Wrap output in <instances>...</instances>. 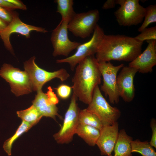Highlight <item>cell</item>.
I'll list each match as a JSON object with an SVG mask.
<instances>
[{"label": "cell", "instance_id": "obj_1", "mask_svg": "<svg viewBox=\"0 0 156 156\" xmlns=\"http://www.w3.org/2000/svg\"><path fill=\"white\" fill-rule=\"evenodd\" d=\"M143 43L134 37L105 34L95 57L98 62L111 60L130 62L141 53Z\"/></svg>", "mask_w": 156, "mask_h": 156}, {"label": "cell", "instance_id": "obj_2", "mask_svg": "<svg viewBox=\"0 0 156 156\" xmlns=\"http://www.w3.org/2000/svg\"><path fill=\"white\" fill-rule=\"evenodd\" d=\"M72 79L73 94L80 101L88 104L94 89L101 83L99 62L94 55L88 57L76 66Z\"/></svg>", "mask_w": 156, "mask_h": 156}, {"label": "cell", "instance_id": "obj_3", "mask_svg": "<svg viewBox=\"0 0 156 156\" xmlns=\"http://www.w3.org/2000/svg\"><path fill=\"white\" fill-rule=\"evenodd\" d=\"M36 57L33 56L24 63L25 70L30 79L33 90L37 92L42 90L43 86L51 79L57 78L62 81L66 80L70 74L64 68L50 72L40 68L35 63Z\"/></svg>", "mask_w": 156, "mask_h": 156}, {"label": "cell", "instance_id": "obj_4", "mask_svg": "<svg viewBox=\"0 0 156 156\" xmlns=\"http://www.w3.org/2000/svg\"><path fill=\"white\" fill-rule=\"evenodd\" d=\"M86 109L98 117L103 126L111 125L117 122L121 115L118 108L112 106L105 100L99 86L95 88L92 100Z\"/></svg>", "mask_w": 156, "mask_h": 156}, {"label": "cell", "instance_id": "obj_5", "mask_svg": "<svg viewBox=\"0 0 156 156\" xmlns=\"http://www.w3.org/2000/svg\"><path fill=\"white\" fill-rule=\"evenodd\" d=\"M116 4L120 7L114 12L118 24L124 26L136 25L144 18L145 8L139 3L138 0H117Z\"/></svg>", "mask_w": 156, "mask_h": 156}, {"label": "cell", "instance_id": "obj_6", "mask_svg": "<svg viewBox=\"0 0 156 156\" xmlns=\"http://www.w3.org/2000/svg\"><path fill=\"white\" fill-rule=\"evenodd\" d=\"M0 76L9 83L11 91L17 96L29 94L33 90L27 73L10 64L5 63L3 65Z\"/></svg>", "mask_w": 156, "mask_h": 156}, {"label": "cell", "instance_id": "obj_7", "mask_svg": "<svg viewBox=\"0 0 156 156\" xmlns=\"http://www.w3.org/2000/svg\"><path fill=\"white\" fill-rule=\"evenodd\" d=\"M105 34L103 29L97 24L90 40L79 45L73 55L64 59L57 60L56 61L57 63H68L71 69L74 70L77 64L81 61L96 54Z\"/></svg>", "mask_w": 156, "mask_h": 156}, {"label": "cell", "instance_id": "obj_8", "mask_svg": "<svg viewBox=\"0 0 156 156\" xmlns=\"http://www.w3.org/2000/svg\"><path fill=\"white\" fill-rule=\"evenodd\" d=\"M97 10L76 13L68 25V30L74 36L85 38L93 32L99 18Z\"/></svg>", "mask_w": 156, "mask_h": 156}, {"label": "cell", "instance_id": "obj_9", "mask_svg": "<svg viewBox=\"0 0 156 156\" xmlns=\"http://www.w3.org/2000/svg\"><path fill=\"white\" fill-rule=\"evenodd\" d=\"M77 99L73 93L70 103L65 113L63 123L59 131L53 136L57 143H68L73 139L79 125L78 116L80 111L77 100Z\"/></svg>", "mask_w": 156, "mask_h": 156}, {"label": "cell", "instance_id": "obj_10", "mask_svg": "<svg viewBox=\"0 0 156 156\" xmlns=\"http://www.w3.org/2000/svg\"><path fill=\"white\" fill-rule=\"evenodd\" d=\"M124 65L122 64L114 66L110 62H99V68L103 78V83L101 86V90L106 97L108 96L110 102L112 104H117L119 101L117 74Z\"/></svg>", "mask_w": 156, "mask_h": 156}, {"label": "cell", "instance_id": "obj_11", "mask_svg": "<svg viewBox=\"0 0 156 156\" xmlns=\"http://www.w3.org/2000/svg\"><path fill=\"white\" fill-rule=\"evenodd\" d=\"M66 21L61 20L52 31L51 40L53 48L54 57L63 55L67 57L73 50L77 49L81 43L70 40L68 36V25Z\"/></svg>", "mask_w": 156, "mask_h": 156}, {"label": "cell", "instance_id": "obj_12", "mask_svg": "<svg viewBox=\"0 0 156 156\" xmlns=\"http://www.w3.org/2000/svg\"><path fill=\"white\" fill-rule=\"evenodd\" d=\"M45 33L48 31L44 28L26 24L20 19L17 13L13 12V18L5 28L0 33V36L6 48L13 54V48L10 41L12 34L18 33L26 38L30 37V33L32 31Z\"/></svg>", "mask_w": 156, "mask_h": 156}, {"label": "cell", "instance_id": "obj_13", "mask_svg": "<svg viewBox=\"0 0 156 156\" xmlns=\"http://www.w3.org/2000/svg\"><path fill=\"white\" fill-rule=\"evenodd\" d=\"M138 70L133 68L123 66L117 77L120 96L126 102L132 101L135 95L133 79Z\"/></svg>", "mask_w": 156, "mask_h": 156}, {"label": "cell", "instance_id": "obj_14", "mask_svg": "<svg viewBox=\"0 0 156 156\" xmlns=\"http://www.w3.org/2000/svg\"><path fill=\"white\" fill-rule=\"evenodd\" d=\"M148 46L144 51L130 62L129 66L136 69L139 73H151L156 64V40H146Z\"/></svg>", "mask_w": 156, "mask_h": 156}, {"label": "cell", "instance_id": "obj_15", "mask_svg": "<svg viewBox=\"0 0 156 156\" xmlns=\"http://www.w3.org/2000/svg\"><path fill=\"white\" fill-rule=\"evenodd\" d=\"M118 124L117 122L111 125L103 126L100 130L99 137L96 145L101 155H112L118 136Z\"/></svg>", "mask_w": 156, "mask_h": 156}, {"label": "cell", "instance_id": "obj_16", "mask_svg": "<svg viewBox=\"0 0 156 156\" xmlns=\"http://www.w3.org/2000/svg\"><path fill=\"white\" fill-rule=\"evenodd\" d=\"M37 93L32 102L42 116L50 117L55 119L56 116H59L58 108L55 105L49 102L46 94L42 90Z\"/></svg>", "mask_w": 156, "mask_h": 156}, {"label": "cell", "instance_id": "obj_17", "mask_svg": "<svg viewBox=\"0 0 156 156\" xmlns=\"http://www.w3.org/2000/svg\"><path fill=\"white\" fill-rule=\"evenodd\" d=\"M132 137L128 135L124 129L119 132L114 150V156H131Z\"/></svg>", "mask_w": 156, "mask_h": 156}, {"label": "cell", "instance_id": "obj_18", "mask_svg": "<svg viewBox=\"0 0 156 156\" xmlns=\"http://www.w3.org/2000/svg\"><path fill=\"white\" fill-rule=\"evenodd\" d=\"M100 130L94 127L79 124L75 133L83 139L89 146L96 144L100 135Z\"/></svg>", "mask_w": 156, "mask_h": 156}, {"label": "cell", "instance_id": "obj_19", "mask_svg": "<svg viewBox=\"0 0 156 156\" xmlns=\"http://www.w3.org/2000/svg\"><path fill=\"white\" fill-rule=\"evenodd\" d=\"M54 1L57 4V12L60 14L61 20L68 23L76 13L73 8V0H56Z\"/></svg>", "mask_w": 156, "mask_h": 156}, {"label": "cell", "instance_id": "obj_20", "mask_svg": "<svg viewBox=\"0 0 156 156\" xmlns=\"http://www.w3.org/2000/svg\"><path fill=\"white\" fill-rule=\"evenodd\" d=\"M78 122L79 124L91 126L100 130L103 127L98 117L86 108L80 110Z\"/></svg>", "mask_w": 156, "mask_h": 156}, {"label": "cell", "instance_id": "obj_21", "mask_svg": "<svg viewBox=\"0 0 156 156\" xmlns=\"http://www.w3.org/2000/svg\"><path fill=\"white\" fill-rule=\"evenodd\" d=\"M16 113L22 121L33 126L36 124L42 117L33 105L26 109L17 111Z\"/></svg>", "mask_w": 156, "mask_h": 156}, {"label": "cell", "instance_id": "obj_22", "mask_svg": "<svg viewBox=\"0 0 156 156\" xmlns=\"http://www.w3.org/2000/svg\"><path fill=\"white\" fill-rule=\"evenodd\" d=\"M131 146L132 153H138L142 156H156L154 149L147 141L137 139L131 142Z\"/></svg>", "mask_w": 156, "mask_h": 156}, {"label": "cell", "instance_id": "obj_23", "mask_svg": "<svg viewBox=\"0 0 156 156\" xmlns=\"http://www.w3.org/2000/svg\"><path fill=\"white\" fill-rule=\"evenodd\" d=\"M33 126L24 121H22L15 133L11 138L4 142L3 148L9 156L11 155V149L14 142L24 133L27 132Z\"/></svg>", "mask_w": 156, "mask_h": 156}, {"label": "cell", "instance_id": "obj_24", "mask_svg": "<svg viewBox=\"0 0 156 156\" xmlns=\"http://www.w3.org/2000/svg\"><path fill=\"white\" fill-rule=\"evenodd\" d=\"M145 9L144 20L141 26L138 28V31L141 32L147 28L150 24L156 22V5H150Z\"/></svg>", "mask_w": 156, "mask_h": 156}, {"label": "cell", "instance_id": "obj_25", "mask_svg": "<svg viewBox=\"0 0 156 156\" xmlns=\"http://www.w3.org/2000/svg\"><path fill=\"white\" fill-rule=\"evenodd\" d=\"M141 33L135 37L136 40L142 42L144 40H156V27L146 28Z\"/></svg>", "mask_w": 156, "mask_h": 156}, {"label": "cell", "instance_id": "obj_26", "mask_svg": "<svg viewBox=\"0 0 156 156\" xmlns=\"http://www.w3.org/2000/svg\"><path fill=\"white\" fill-rule=\"evenodd\" d=\"M54 89L59 97L63 99H66L70 96L72 90V87L64 84H61Z\"/></svg>", "mask_w": 156, "mask_h": 156}, {"label": "cell", "instance_id": "obj_27", "mask_svg": "<svg viewBox=\"0 0 156 156\" xmlns=\"http://www.w3.org/2000/svg\"><path fill=\"white\" fill-rule=\"evenodd\" d=\"M13 13L5 8L0 6V18L8 24L12 21L13 17Z\"/></svg>", "mask_w": 156, "mask_h": 156}, {"label": "cell", "instance_id": "obj_28", "mask_svg": "<svg viewBox=\"0 0 156 156\" xmlns=\"http://www.w3.org/2000/svg\"><path fill=\"white\" fill-rule=\"evenodd\" d=\"M150 127L152 130V135L149 144L153 147L156 148V121L152 118L150 122Z\"/></svg>", "mask_w": 156, "mask_h": 156}, {"label": "cell", "instance_id": "obj_29", "mask_svg": "<svg viewBox=\"0 0 156 156\" xmlns=\"http://www.w3.org/2000/svg\"><path fill=\"white\" fill-rule=\"evenodd\" d=\"M47 89L48 91L46 94L48 101L50 103L56 105L59 102L57 97L50 86H49Z\"/></svg>", "mask_w": 156, "mask_h": 156}, {"label": "cell", "instance_id": "obj_30", "mask_svg": "<svg viewBox=\"0 0 156 156\" xmlns=\"http://www.w3.org/2000/svg\"><path fill=\"white\" fill-rule=\"evenodd\" d=\"M0 6L10 11L17 9L15 6L7 0H0Z\"/></svg>", "mask_w": 156, "mask_h": 156}, {"label": "cell", "instance_id": "obj_31", "mask_svg": "<svg viewBox=\"0 0 156 156\" xmlns=\"http://www.w3.org/2000/svg\"><path fill=\"white\" fill-rule=\"evenodd\" d=\"M7 0L13 4L17 9H21L24 10H26L27 9L26 6L20 1L18 0Z\"/></svg>", "mask_w": 156, "mask_h": 156}, {"label": "cell", "instance_id": "obj_32", "mask_svg": "<svg viewBox=\"0 0 156 156\" xmlns=\"http://www.w3.org/2000/svg\"><path fill=\"white\" fill-rule=\"evenodd\" d=\"M116 4L115 0H107L103 4L102 8L104 9H108L114 8Z\"/></svg>", "mask_w": 156, "mask_h": 156}, {"label": "cell", "instance_id": "obj_33", "mask_svg": "<svg viewBox=\"0 0 156 156\" xmlns=\"http://www.w3.org/2000/svg\"><path fill=\"white\" fill-rule=\"evenodd\" d=\"M8 25L7 23L0 18V33Z\"/></svg>", "mask_w": 156, "mask_h": 156}, {"label": "cell", "instance_id": "obj_34", "mask_svg": "<svg viewBox=\"0 0 156 156\" xmlns=\"http://www.w3.org/2000/svg\"><path fill=\"white\" fill-rule=\"evenodd\" d=\"M108 156H113L112 155H109Z\"/></svg>", "mask_w": 156, "mask_h": 156}]
</instances>
